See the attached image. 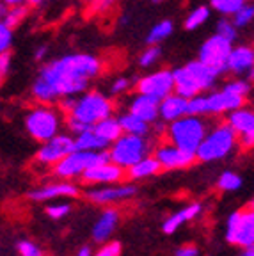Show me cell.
Segmentation results:
<instances>
[{"mask_svg":"<svg viewBox=\"0 0 254 256\" xmlns=\"http://www.w3.org/2000/svg\"><path fill=\"white\" fill-rule=\"evenodd\" d=\"M102 72V62L91 54H72L64 56L50 64L43 66L40 76L52 89V92L60 96H75L88 89L89 82Z\"/></svg>","mask_w":254,"mask_h":256,"instance_id":"cell-1","label":"cell"},{"mask_svg":"<svg viewBox=\"0 0 254 256\" xmlns=\"http://www.w3.org/2000/svg\"><path fill=\"white\" fill-rule=\"evenodd\" d=\"M217 72L201 60H190L188 64L172 72L174 92L183 98H192L202 91H208L217 82Z\"/></svg>","mask_w":254,"mask_h":256,"instance_id":"cell-2","label":"cell"},{"mask_svg":"<svg viewBox=\"0 0 254 256\" xmlns=\"http://www.w3.org/2000/svg\"><path fill=\"white\" fill-rule=\"evenodd\" d=\"M236 134L228 123H220L212 130H206L202 140L196 150V160L199 162H215L222 160L236 148Z\"/></svg>","mask_w":254,"mask_h":256,"instance_id":"cell-3","label":"cell"},{"mask_svg":"<svg viewBox=\"0 0 254 256\" xmlns=\"http://www.w3.org/2000/svg\"><path fill=\"white\" fill-rule=\"evenodd\" d=\"M206 130V123H204V120H201V116L185 114V116L169 123L167 136H169V142L171 144H174L180 150L192 153L196 156V150H198L199 142L202 140Z\"/></svg>","mask_w":254,"mask_h":256,"instance_id":"cell-4","label":"cell"},{"mask_svg":"<svg viewBox=\"0 0 254 256\" xmlns=\"http://www.w3.org/2000/svg\"><path fill=\"white\" fill-rule=\"evenodd\" d=\"M112 114H114V104L98 91L84 92L78 100H75L72 110L68 112V116L75 118L86 124H91V126Z\"/></svg>","mask_w":254,"mask_h":256,"instance_id":"cell-5","label":"cell"},{"mask_svg":"<svg viewBox=\"0 0 254 256\" xmlns=\"http://www.w3.org/2000/svg\"><path fill=\"white\" fill-rule=\"evenodd\" d=\"M102 162H110L108 150H100V152H86V150H75V152L68 153L66 156L54 164V174L62 180H70L80 176L86 169H89L94 164Z\"/></svg>","mask_w":254,"mask_h":256,"instance_id":"cell-6","label":"cell"},{"mask_svg":"<svg viewBox=\"0 0 254 256\" xmlns=\"http://www.w3.org/2000/svg\"><path fill=\"white\" fill-rule=\"evenodd\" d=\"M110 162L128 169L135 162H139L146 155H150V142L142 136H132V134H121L108 150Z\"/></svg>","mask_w":254,"mask_h":256,"instance_id":"cell-7","label":"cell"},{"mask_svg":"<svg viewBox=\"0 0 254 256\" xmlns=\"http://www.w3.org/2000/svg\"><path fill=\"white\" fill-rule=\"evenodd\" d=\"M25 126L27 132L30 134L32 139L46 142L54 136L59 134L60 128V118L56 110L48 107H36L32 108L25 118Z\"/></svg>","mask_w":254,"mask_h":256,"instance_id":"cell-8","label":"cell"},{"mask_svg":"<svg viewBox=\"0 0 254 256\" xmlns=\"http://www.w3.org/2000/svg\"><path fill=\"white\" fill-rule=\"evenodd\" d=\"M226 240L236 248L254 246V212L252 208L236 210L228 217Z\"/></svg>","mask_w":254,"mask_h":256,"instance_id":"cell-9","label":"cell"},{"mask_svg":"<svg viewBox=\"0 0 254 256\" xmlns=\"http://www.w3.org/2000/svg\"><path fill=\"white\" fill-rule=\"evenodd\" d=\"M230 52L231 41L215 34V36L208 38L202 43L201 50H199V60L204 62L206 66H210L212 70H215L217 75H224V73H228V57H230Z\"/></svg>","mask_w":254,"mask_h":256,"instance_id":"cell-10","label":"cell"},{"mask_svg":"<svg viewBox=\"0 0 254 256\" xmlns=\"http://www.w3.org/2000/svg\"><path fill=\"white\" fill-rule=\"evenodd\" d=\"M174 91V80H172V72L171 70H158L153 72L150 75L142 76L137 82V92L140 94L153 96L156 100H162L164 96H167L169 92Z\"/></svg>","mask_w":254,"mask_h":256,"instance_id":"cell-11","label":"cell"},{"mask_svg":"<svg viewBox=\"0 0 254 256\" xmlns=\"http://www.w3.org/2000/svg\"><path fill=\"white\" fill-rule=\"evenodd\" d=\"M228 124L234 130L236 139L240 140L244 148H252L254 144V114L250 108L238 107L228 112Z\"/></svg>","mask_w":254,"mask_h":256,"instance_id":"cell-12","label":"cell"},{"mask_svg":"<svg viewBox=\"0 0 254 256\" xmlns=\"http://www.w3.org/2000/svg\"><path fill=\"white\" fill-rule=\"evenodd\" d=\"M75 139H72L70 136H64V134H60V136L57 134L52 139L43 142V146L38 152V162H41L44 166H54L62 156L75 152Z\"/></svg>","mask_w":254,"mask_h":256,"instance_id":"cell-13","label":"cell"},{"mask_svg":"<svg viewBox=\"0 0 254 256\" xmlns=\"http://www.w3.org/2000/svg\"><path fill=\"white\" fill-rule=\"evenodd\" d=\"M244 104H246V96H240L236 92H231L226 88H222L220 91L204 94V116L226 114V112L242 107Z\"/></svg>","mask_w":254,"mask_h":256,"instance_id":"cell-14","label":"cell"},{"mask_svg":"<svg viewBox=\"0 0 254 256\" xmlns=\"http://www.w3.org/2000/svg\"><path fill=\"white\" fill-rule=\"evenodd\" d=\"M80 176H82L84 184L108 185V184H118V182L123 180L124 169L112 164V162H102V164H94L89 169H86Z\"/></svg>","mask_w":254,"mask_h":256,"instance_id":"cell-15","label":"cell"},{"mask_svg":"<svg viewBox=\"0 0 254 256\" xmlns=\"http://www.w3.org/2000/svg\"><path fill=\"white\" fill-rule=\"evenodd\" d=\"M155 156L158 160V164L162 169H183V168H188V166L194 164L196 156L192 153H187L180 150L178 146L174 144L167 142V144H160L158 148L155 152Z\"/></svg>","mask_w":254,"mask_h":256,"instance_id":"cell-16","label":"cell"},{"mask_svg":"<svg viewBox=\"0 0 254 256\" xmlns=\"http://www.w3.org/2000/svg\"><path fill=\"white\" fill-rule=\"evenodd\" d=\"M137 187L132 184L124 185H110L104 188H91L88 190L86 196L96 204H110V203H120V201H126L135 196Z\"/></svg>","mask_w":254,"mask_h":256,"instance_id":"cell-17","label":"cell"},{"mask_svg":"<svg viewBox=\"0 0 254 256\" xmlns=\"http://www.w3.org/2000/svg\"><path fill=\"white\" fill-rule=\"evenodd\" d=\"M252 66H254V50L247 44L231 48L230 57H228V72L234 75H244L247 73V78H252Z\"/></svg>","mask_w":254,"mask_h":256,"instance_id":"cell-18","label":"cell"},{"mask_svg":"<svg viewBox=\"0 0 254 256\" xmlns=\"http://www.w3.org/2000/svg\"><path fill=\"white\" fill-rule=\"evenodd\" d=\"M78 194V187L70 182H57V184H48L44 187L34 188L28 194L32 201H48L56 200V198H75Z\"/></svg>","mask_w":254,"mask_h":256,"instance_id":"cell-19","label":"cell"},{"mask_svg":"<svg viewBox=\"0 0 254 256\" xmlns=\"http://www.w3.org/2000/svg\"><path fill=\"white\" fill-rule=\"evenodd\" d=\"M128 112L150 124L155 123L158 120V100L153 96L137 92V96H134L130 105H128Z\"/></svg>","mask_w":254,"mask_h":256,"instance_id":"cell-20","label":"cell"},{"mask_svg":"<svg viewBox=\"0 0 254 256\" xmlns=\"http://www.w3.org/2000/svg\"><path fill=\"white\" fill-rule=\"evenodd\" d=\"M120 224V212L114 210V208H107L100 214L98 220L92 226V240L98 242V244H104L114 235L116 228Z\"/></svg>","mask_w":254,"mask_h":256,"instance_id":"cell-21","label":"cell"},{"mask_svg":"<svg viewBox=\"0 0 254 256\" xmlns=\"http://www.w3.org/2000/svg\"><path fill=\"white\" fill-rule=\"evenodd\" d=\"M187 102L188 98H183L176 92H169L158 102V116L167 123L185 116L187 114Z\"/></svg>","mask_w":254,"mask_h":256,"instance_id":"cell-22","label":"cell"},{"mask_svg":"<svg viewBox=\"0 0 254 256\" xmlns=\"http://www.w3.org/2000/svg\"><path fill=\"white\" fill-rule=\"evenodd\" d=\"M201 210H202L201 204H199V203H192V204H188V206L182 208L180 212L172 214L171 217H167V219L164 220V224H162L164 233H167V235H172V233L178 232V230L182 228L185 222L196 219V217L201 214Z\"/></svg>","mask_w":254,"mask_h":256,"instance_id":"cell-23","label":"cell"},{"mask_svg":"<svg viewBox=\"0 0 254 256\" xmlns=\"http://www.w3.org/2000/svg\"><path fill=\"white\" fill-rule=\"evenodd\" d=\"M160 164L155 156L146 155L144 158H140L139 162H135L134 166L128 168V176L130 180H144V178H150V176L158 174L160 171Z\"/></svg>","mask_w":254,"mask_h":256,"instance_id":"cell-24","label":"cell"},{"mask_svg":"<svg viewBox=\"0 0 254 256\" xmlns=\"http://www.w3.org/2000/svg\"><path fill=\"white\" fill-rule=\"evenodd\" d=\"M92 130H94L96 136H100L104 140H107L108 146L123 134L118 118H112V116L105 118V120H100L98 123H94L92 124Z\"/></svg>","mask_w":254,"mask_h":256,"instance_id":"cell-25","label":"cell"},{"mask_svg":"<svg viewBox=\"0 0 254 256\" xmlns=\"http://www.w3.org/2000/svg\"><path fill=\"white\" fill-rule=\"evenodd\" d=\"M108 142L104 140L100 136H96L92 126L86 132L76 134L75 139V148L76 150H86V152H100V150H107Z\"/></svg>","mask_w":254,"mask_h":256,"instance_id":"cell-26","label":"cell"},{"mask_svg":"<svg viewBox=\"0 0 254 256\" xmlns=\"http://www.w3.org/2000/svg\"><path fill=\"white\" fill-rule=\"evenodd\" d=\"M120 121V126L123 130V134H132V136H142L146 137L150 134V123L142 121L140 118L134 116L130 112H124L118 118Z\"/></svg>","mask_w":254,"mask_h":256,"instance_id":"cell-27","label":"cell"},{"mask_svg":"<svg viewBox=\"0 0 254 256\" xmlns=\"http://www.w3.org/2000/svg\"><path fill=\"white\" fill-rule=\"evenodd\" d=\"M217 185H218V188H220V190L234 192V190H238V188H242L244 180H242V176H240L238 172H234V171H224L222 174L218 176Z\"/></svg>","mask_w":254,"mask_h":256,"instance_id":"cell-28","label":"cell"},{"mask_svg":"<svg viewBox=\"0 0 254 256\" xmlns=\"http://www.w3.org/2000/svg\"><path fill=\"white\" fill-rule=\"evenodd\" d=\"M171 32H172V22H169V20L160 22V24H156L155 27L150 30V34H148V38H146L148 44L162 43L166 38L171 36Z\"/></svg>","mask_w":254,"mask_h":256,"instance_id":"cell-29","label":"cell"},{"mask_svg":"<svg viewBox=\"0 0 254 256\" xmlns=\"http://www.w3.org/2000/svg\"><path fill=\"white\" fill-rule=\"evenodd\" d=\"M208 18H210V8H206V6H199V8H196L194 11L187 16V20H185V28H187V30H196V28H199L202 24H206Z\"/></svg>","mask_w":254,"mask_h":256,"instance_id":"cell-30","label":"cell"},{"mask_svg":"<svg viewBox=\"0 0 254 256\" xmlns=\"http://www.w3.org/2000/svg\"><path fill=\"white\" fill-rule=\"evenodd\" d=\"M210 4L217 12H220L224 16H230L238 11L246 4V0H210Z\"/></svg>","mask_w":254,"mask_h":256,"instance_id":"cell-31","label":"cell"},{"mask_svg":"<svg viewBox=\"0 0 254 256\" xmlns=\"http://www.w3.org/2000/svg\"><path fill=\"white\" fill-rule=\"evenodd\" d=\"M252 18H254V8H252V4H244L242 8L238 9V11L234 12L233 14V25L236 28H244V27H247V25L252 22Z\"/></svg>","mask_w":254,"mask_h":256,"instance_id":"cell-32","label":"cell"},{"mask_svg":"<svg viewBox=\"0 0 254 256\" xmlns=\"http://www.w3.org/2000/svg\"><path fill=\"white\" fill-rule=\"evenodd\" d=\"M25 14H27V8H24V6H12L11 9H8V12H6L2 22H4L9 28H12L24 20Z\"/></svg>","mask_w":254,"mask_h":256,"instance_id":"cell-33","label":"cell"},{"mask_svg":"<svg viewBox=\"0 0 254 256\" xmlns=\"http://www.w3.org/2000/svg\"><path fill=\"white\" fill-rule=\"evenodd\" d=\"M160 56H162V48L155 46V44H150V46L140 54L139 64L142 66V68H148V66H151V64H155Z\"/></svg>","mask_w":254,"mask_h":256,"instance_id":"cell-34","label":"cell"},{"mask_svg":"<svg viewBox=\"0 0 254 256\" xmlns=\"http://www.w3.org/2000/svg\"><path fill=\"white\" fill-rule=\"evenodd\" d=\"M217 34L218 36L226 38V40L231 41V43H233V41L236 40V36H238V34H236V27L233 25V22L226 20V18H222V20L217 24Z\"/></svg>","mask_w":254,"mask_h":256,"instance_id":"cell-35","label":"cell"},{"mask_svg":"<svg viewBox=\"0 0 254 256\" xmlns=\"http://www.w3.org/2000/svg\"><path fill=\"white\" fill-rule=\"evenodd\" d=\"M70 212H72V204L70 203H57V204H48L46 206L48 217L54 220L64 219Z\"/></svg>","mask_w":254,"mask_h":256,"instance_id":"cell-36","label":"cell"},{"mask_svg":"<svg viewBox=\"0 0 254 256\" xmlns=\"http://www.w3.org/2000/svg\"><path fill=\"white\" fill-rule=\"evenodd\" d=\"M16 249H18L20 256H43V251L40 249V246L34 244L32 240H20L16 244Z\"/></svg>","mask_w":254,"mask_h":256,"instance_id":"cell-37","label":"cell"},{"mask_svg":"<svg viewBox=\"0 0 254 256\" xmlns=\"http://www.w3.org/2000/svg\"><path fill=\"white\" fill-rule=\"evenodd\" d=\"M91 256H121V244L120 242H104V246Z\"/></svg>","mask_w":254,"mask_h":256,"instance_id":"cell-38","label":"cell"},{"mask_svg":"<svg viewBox=\"0 0 254 256\" xmlns=\"http://www.w3.org/2000/svg\"><path fill=\"white\" fill-rule=\"evenodd\" d=\"M12 43V28H9L4 22H0V54L8 52Z\"/></svg>","mask_w":254,"mask_h":256,"instance_id":"cell-39","label":"cell"},{"mask_svg":"<svg viewBox=\"0 0 254 256\" xmlns=\"http://www.w3.org/2000/svg\"><path fill=\"white\" fill-rule=\"evenodd\" d=\"M224 88H226L228 91L236 92V94H240V96H247L250 91V84L246 82V80H231V82H228Z\"/></svg>","mask_w":254,"mask_h":256,"instance_id":"cell-40","label":"cell"},{"mask_svg":"<svg viewBox=\"0 0 254 256\" xmlns=\"http://www.w3.org/2000/svg\"><path fill=\"white\" fill-rule=\"evenodd\" d=\"M130 88V80L124 78V76H118V78L112 82L110 86V91L114 92V94H120V92H124L126 89Z\"/></svg>","mask_w":254,"mask_h":256,"instance_id":"cell-41","label":"cell"},{"mask_svg":"<svg viewBox=\"0 0 254 256\" xmlns=\"http://www.w3.org/2000/svg\"><path fill=\"white\" fill-rule=\"evenodd\" d=\"M68 128H70L72 132L80 134V132H86V130H89V128H91V124H86V123H82V121L75 120V118L68 116Z\"/></svg>","mask_w":254,"mask_h":256,"instance_id":"cell-42","label":"cell"},{"mask_svg":"<svg viewBox=\"0 0 254 256\" xmlns=\"http://www.w3.org/2000/svg\"><path fill=\"white\" fill-rule=\"evenodd\" d=\"M174 256H199V249L196 246L188 244V246H182V248L176 249Z\"/></svg>","mask_w":254,"mask_h":256,"instance_id":"cell-43","label":"cell"},{"mask_svg":"<svg viewBox=\"0 0 254 256\" xmlns=\"http://www.w3.org/2000/svg\"><path fill=\"white\" fill-rule=\"evenodd\" d=\"M9 66H11V54H9V50H8V52L0 54V72L6 75V73L9 72Z\"/></svg>","mask_w":254,"mask_h":256,"instance_id":"cell-44","label":"cell"},{"mask_svg":"<svg viewBox=\"0 0 254 256\" xmlns=\"http://www.w3.org/2000/svg\"><path fill=\"white\" fill-rule=\"evenodd\" d=\"M46 54H48V46L41 44V46L38 48L36 52H34V57H36V60H43L44 57H46Z\"/></svg>","mask_w":254,"mask_h":256,"instance_id":"cell-45","label":"cell"},{"mask_svg":"<svg viewBox=\"0 0 254 256\" xmlns=\"http://www.w3.org/2000/svg\"><path fill=\"white\" fill-rule=\"evenodd\" d=\"M91 254H92L91 248H89V246H84V248L78 249V252H76L75 256H91Z\"/></svg>","mask_w":254,"mask_h":256,"instance_id":"cell-46","label":"cell"},{"mask_svg":"<svg viewBox=\"0 0 254 256\" xmlns=\"http://www.w3.org/2000/svg\"><path fill=\"white\" fill-rule=\"evenodd\" d=\"M8 8H12V6H22L24 2H27V0H2Z\"/></svg>","mask_w":254,"mask_h":256,"instance_id":"cell-47","label":"cell"},{"mask_svg":"<svg viewBox=\"0 0 254 256\" xmlns=\"http://www.w3.org/2000/svg\"><path fill=\"white\" fill-rule=\"evenodd\" d=\"M8 6L4 4V2H0V22L4 20V16H6V12H8Z\"/></svg>","mask_w":254,"mask_h":256,"instance_id":"cell-48","label":"cell"},{"mask_svg":"<svg viewBox=\"0 0 254 256\" xmlns=\"http://www.w3.org/2000/svg\"><path fill=\"white\" fill-rule=\"evenodd\" d=\"M242 256H254V248H252V246H250V248H244Z\"/></svg>","mask_w":254,"mask_h":256,"instance_id":"cell-49","label":"cell"},{"mask_svg":"<svg viewBox=\"0 0 254 256\" xmlns=\"http://www.w3.org/2000/svg\"><path fill=\"white\" fill-rule=\"evenodd\" d=\"M27 2H28V4H32V6H40L43 0H27Z\"/></svg>","mask_w":254,"mask_h":256,"instance_id":"cell-50","label":"cell"},{"mask_svg":"<svg viewBox=\"0 0 254 256\" xmlns=\"http://www.w3.org/2000/svg\"><path fill=\"white\" fill-rule=\"evenodd\" d=\"M2 78H4V73L0 72V84H2Z\"/></svg>","mask_w":254,"mask_h":256,"instance_id":"cell-51","label":"cell"},{"mask_svg":"<svg viewBox=\"0 0 254 256\" xmlns=\"http://www.w3.org/2000/svg\"><path fill=\"white\" fill-rule=\"evenodd\" d=\"M153 2H156V4H158V2H162V0H153Z\"/></svg>","mask_w":254,"mask_h":256,"instance_id":"cell-52","label":"cell"}]
</instances>
